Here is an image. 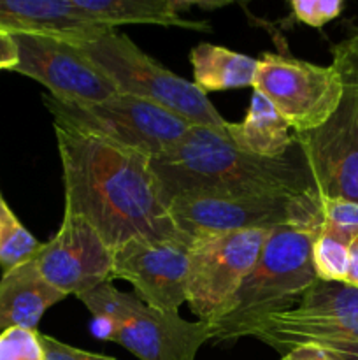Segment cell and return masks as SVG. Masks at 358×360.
Segmentation results:
<instances>
[{"mask_svg": "<svg viewBox=\"0 0 358 360\" xmlns=\"http://www.w3.org/2000/svg\"><path fill=\"white\" fill-rule=\"evenodd\" d=\"M290 7L293 16L300 23L312 28H321L343 13L344 2L340 0H291Z\"/></svg>", "mask_w": 358, "mask_h": 360, "instance_id": "cell-23", "label": "cell"}, {"mask_svg": "<svg viewBox=\"0 0 358 360\" xmlns=\"http://www.w3.org/2000/svg\"><path fill=\"white\" fill-rule=\"evenodd\" d=\"M41 276L63 295H79L112 281V250L79 214L63 210L58 232L34 257Z\"/></svg>", "mask_w": 358, "mask_h": 360, "instance_id": "cell-14", "label": "cell"}, {"mask_svg": "<svg viewBox=\"0 0 358 360\" xmlns=\"http://www.w3.org/2000/svg\"><path fill=\"white\" fill-rule=\"evenodd\" d=\"M0 360H46L39 330L13 327L0 333Z\"/></svg>", "mask_w": 358, "mask_h": 360, "instance_id": "cell-22", "label": "cell"}, {"mask_svg": "<svg viewBox=\"0 0 358 360\" xmlns=\"http://www.w3.org/2000/svg\"><path fill=\"white\" fill-rule=\"evenodd\" d=\"M44 104L58 125L140 151L151 160L178 146L195 127L167 109L121 94L95 104H70L44 95Z\"/></svg>", "mask_w": 358, "mask_h": 360, "instance_id": "cell-6", "label": "cell"}, {"mask_svg": "<svg viewBox=\"0 0 358 360\" xmlns=\"http://www.w3.org/2000/svg\"><path fill=\"white\" fill-rule=\"evenodd\" d=\"M74 42L111 79L118 94L151 102L195 127L228 132L230 122L221 116L193 81L161 65L126 34L109 28Z\"/></svg>", "mask_w": 358, "mask_h": 360, "instance_id": "cell-4", "label": "cell"}, {"mask_svg": "<svg viewBox=\"0 0 358 360\" xmlns=\"http://www.w3.org/2000/svg\"><path fill=\"white\" fill-rule=\"evenodd\" d=\"M18 48L14 72L44 84L48 95L70 104H95L118 95L114 84L70 39L11 34Z\"/></svg>", "mask_w": 358, "mask_h": 360, "instance_id": "cell-12", "label": "cell"}, {"mask_svg": "<svg viewBox=\"0 0 358 360\" xmlns=\"http://www.w3.org/2000/svg\"><path fill=\"white\" fill-rule=\"evenodd\" d=\"M190 241L178 234L135 238L112 250V280L128 281L135 297L158 311L179 313L186 302Z\"/></svg>", "mask_w": 358, "mask_h": 360, "instance_id": "cell-13", "label": "cell"}, {"mask_svg": "<svg viewBox=\"0 0 358 360\" xmlns=\"http://www.w3.org/2000/svg\"><path fill=\"white\" fill-rule=\"evenodd\" d=\"M165 206L190 195H307L314 192L300 148L283 158L239 150L227 134L192 127L185 139L151 160Z\"/></svg>", "mask_w": 358, "mask_h": 360, "instance_id": "cell-2", "label": "cell"}, {"mask_svg": "<svg viewBox=\"0 0 358 360\" xmlns=\"http://www.w3.org/2000/svg\"><path fill=\"white\" fill-rule=\"evenodd\" d=\"M272 229L223 232L190 243L186 302L199 322L213 323L255 267Z\"/></svg>", "mask_w": 358, "mask_h": 360, "instance_id": "cell-10", "label": "cell"}, {"mask_svg": "<svg viewBox=\"0 0 358 360\" xmlns=\"http://www.w3.org/2000/svg\"><path fill=\"white\" fill-rule=\"evenodd\" d=\"M344 77H346V76H344Z\"/></svg>", "mask_w": 358, "mask_h": 360, "instance_id": "cell-30", "label": "cell"}, {"mask_svg": "<svg viewBox=\"0 0 358 360\" xmlns=\"http://www.w3.org/2000/svg\"><path fill=\"white\" fill-rule=\"evenodd\" d=\"M319 227L286 225L270 231L251 273L220 319L211 323L214 341L253 336L269 316L300 302L302 295L318 281L311 250Z\"/></svg>", "mask_w": 358, "mask_h": 360, "instance_id": "cell-3", "label": "cell"}, {"mask_svg": "<svg viewBox=\"0 0 358 360\" xmlns=\"http://www.w3.org/2000/svg\"><path fill=\"white\" fill-rule=\"evenodd\" d=\"M63 299L41 276L34 259L6 271L0 278V333L13 327L37 330L42 315Z\"/></svg>", "mask_w": 358, "mask_h": 360, "instance_id": "cell-16", "label": "cell"}, {"mask_svg": "<svg viewBox=\"0 0 358 360\" xmlns=\"http://www.w3.org/2000/svg\"><path fill=\"white\" fill-rule=\"evenodd\" d=\"M175 231L190 243L195 238L249 229H276L286 225H323L316 192L307 195H190L167 206Z\"/></svg>", "mask_w": 358, "mask_h": 360, "instance_id": "cell-7", "label": "cell"}, {"mask_svg": "<svg viewBox=\"0 0 358 360\" xmlns=\"http://www.w3.org/2000/svg\"><path fill=\"white\" fill-rule=\"evenodd\" d=\"M344 285L358 288V232L350 246V269H347V276Z\"/></svg>", "mask_w": 358, "mask_h": 360, "instance_id": "cell-29", "label": "cell"}, {"mask_svg": "<svg viewBox=\"0 0 358 360\" xmlns=\"http://www.w3.org/2000/svg\"><path fill=\"white\" fill-rule=\"evenodd\" d=\"M357 232L323 224L312 239V267L319 281L344 283L350 269V246Z\"/></svg>", "mask_w": 358, "mask_h": 360, "instance_id": "cell-20", "label": "cell"}, {"mask_svg": "<svg viewBox=\"0 0 358 360\" xmlns=\"http://www.w3.org/2000/svg\"><path fill=\"white\" fill-rule=\"evenodd\" d=\"M281 360H351L346 355H340L337 352L326 350V348L316 347V345H302L293 348L288 354L281 355Z\"/></svg>", "mask_w": 358, "mask_h": 360, "instance_id": "cell-27", "label": "cell"}, {"mask_svg": "<svg viewBox=\"0 0 358 360\" xmlns=\"http://www.w3.org/2000/svg\"><path fill=\"white\" fill-rule=\"evenodd\" d=\"M193 67V83L204 94L253 86L256 74V58L244 53L232 51L218 44L195 46L190 53Z\"/></svg>", "mask_w": 358, "mask_h": 360, "instance_id": "cell-19", "label": "cell"}, {"mask_svg": "<svg viewBox=\"0 0 358 360\" xmlns=\"http://www.w3.org/2000/svg\"><path fill=\"white\" fill-rule=\"evenodd\" d=\"M343 79L336 112L321 127L295 137L316 195L358 202V81Z\"/></svg>", "mask_w": 358, "mask_h": 360, "instance_id": "cell-11", "label": "cell"}, {"mask_svg": "<svg viewBox=\"0 0 358 360\" xmlns=\"http://www.w3.org/2000/svg\"><path fill=\"white\" fill-rule=\"evenodd\" d=\"M319 210H321L323 224L358 232V202L344 199H319Z\"/></svg>", "mask_w": 358, "mask_h": 360, "instance_id": "cell-24", "label": "cell"}, {"mask_svg": "<svg viewBox=\"0 0 358 360\" xmlns=\"http://www.w3.org/2000/svg\"><path fill=\"white\" fill-rule=\"evenodd\" d=\"M55 134L65 210L84 218L109 248L178 234L147 155L58 123Z\"/></svg>", "mask_w": 358, "mask_h": 360, "instance_id": "cell-1", "label": "cell"}, {"mask_svg": "<svg viewBox=\"0 0 358 360\" xmlns=\"http://www.w3.org/2000/svg\"><path fill=\"white\" fill-rule=\"evenodd\" d=\"M95 320L107 327L111 340L140 360H195L213 340L209 323L190 322L179 313L158 311L114 285H100L79 295Z\"/></svg>", "mask_w": 358, "mask_h": 360, "instance_id": "cell-5", "label": "cell"}, {"mask_svg": "<svg viewBox=\"0 0 358 360\" xmlns=\"http://www.w3.org/2000/svg\"><path fill=\"white\" fill-rule=\"evenodd\" d=\"M251 338L281 355L316 345L358 360V288L318 280L295 308L269 316Z\"/></svg>", "mask_w": 358, "mask_h": 360, "instance_id": "cell-8", "label": "cell"}, {"mask_svg": "<svg viewBox=\"0 0 358 360\" xmlns=\"http://www.w3.org/2000/svg\"><path fill=\"white\" fill-rule=\"evenodd\" d=\"M41 246L42 243H39L23 227V224L11 211L0 193V267H2V273L34 259Z\"/></svg>", "mask_w": 358, "mask_h": 360, "instance_id": "cell-21", "label": "cell"}, {"mask_svg": "<svg viewBox=\"0 0 358 360\" xmlns=\"http://www.w3.org/2000/svg\"><path fill=\"white\" fill-rule=\"evenodd\" d=\"M0 30L81 41L109 27L91 21L74 0H0Z\"/></svg>", "mask_w": 358, "mask_h": 360, "instance_id": "cell-15", "label": "cell"}, {"mask_svg": "<svg viewBox=\"0 0 358 360\" xmlns=\"http://www.w3.org/2000/svg\"><path fill=\"white\" fill-rule=\"evenodd\" d=\"M18 65V48L13 35L0 30V70H14Z\"/></svg>", "mask_w": 358, "mask_h": 360, "instance_id": "cell-28", "label": "cell"}, {"mask_svg": "<svg viewBox=\"0 0 358 360\" xmlns=\"http://www.w3.org/2000/svg\"><path fill=\"white\" fill-rule=\"evenodd\" d=\"M228 139L239 150L262 158H283L297 150V137L286 120L263 95L253 91L244 120L228 123Z\"/></svg>", "mask_w": 358, "mask_h": 360, "instance_id": "cell-18", "label": "cell"}, {"mask_svg": "<svg viewBox=\"0 0 358 360\" xmlns=\"http://www.w3.org/2000/svg\"><path fill=\"white\" fill-rule=\"evenodd\" d=\"M333 65L343 76L358 81V32L333 48Z\"/></svg>", "mask_w": 358, "mask_h": 360, "instance_id": "cell-26", "label": "cell"}, {"mask_svg": "<svg viewBox=\"0 0 358 360\" xmlns=\"http://www.w3.org/2000/svg\"><path fill=\"white\" fill-rule=\"evenodd\" d=\"M76 6L95 23L109 28L119 25H161L186 30L211 32V25L202 20H188L183 14L199 6L183 0H74Z\"/></svg>", "mask_w": 358, "mask_h": 360, "instance_id": "cell-17", "label": "cell"}, {"mask_svg": "<svg viewBox=\"0 0 358 360\" xmlns=\"http://www.w3.org/2000/svg\"><path fill=\"white\" fill-rule=\"evenodd\" d=\"M39 340H41L42 348H44L46 360H116L112 357H105V355L79 350V348H74L70 345L62 343V341L41 333H39Z\"/></svg>", "mask_w": 358, "mask_h": 360, "instance_id": "cell-25", "label": "cell"}, {"mask_svg": "<svg viewBox=\"0 0 358 360\" xmlns=\"http://www.w3.org/2000/svg\"><path fill=\"white\" fill-rule=\"evenodd\" d=\"M253 91L263 95L295 134L321 127L339 108L344 79L336 65L265 51L256 58Z\"/></svg>", "mask_w": 358, "mask_h": 360, "instance_id": "cell-9", "label": "cell"}]
</instances>
